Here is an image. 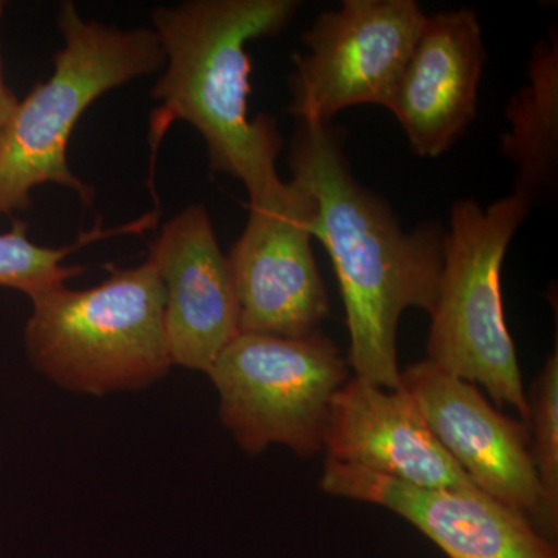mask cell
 Returning a JSON list of instances; mask_svg holds the SVG:
<instances>
[{
	"instance_id": "1",
	"label": "cell",
	"mask_w": 558,
	"mask_h": 558,
	"mask_svg": "<svg viewBox=\"0 0 558 558\" xmlns=\"http://www.w3.org/2000/svg\"><path fill=\"white\" fill-rule=\"evenodd\" d=\"M289 167L317 204L312 234L329 253L339 279L348 365L360 379L399 389L400 317L435 307L446 230L433 222L403 230L388 204L352 174L339 128L299 121Z\"/></svg>"
},
{
	"instance_id": "2",
	"label": "cell",
	"mask_w": 558,
	"mask_h": 558,
	"mask_svg": "<svg viewBox=\"0 0 558 558\" xmlns=\"http://www.w3.org/2000/svg\"><path fill=\"white\" fill-rule=\"evenodd\" d=\"M299 0H190L153 11L165 68L150 98L159 101L149 121L156 159L175 121L191 124L207 145L209 168L240 180L250 204L277 196L284 182L277 159L281 132L274 117L250 120L253 65L245 47L288 28Z\"/></svg>"
},
{
	"instance_id": "3",
	"label": "cell",
	"mask_w": 558,
	"mask_h": 558,
	"mask_svg": "<svg viewBox=\"0 0 558 558\" xmlns=\"http://www.w3.org/2000/svg\"><path fill=\"white\" fill-rule=\"evenodd\" d=\"M57 20L64 46L54 53L53 72L20 101L0 138V216L31 207L32 191L44 183L72 190L92 207L94 189L69 167L70 135L92 102L165 68L153 28L121 31L84 20L70 0Z\"/></svg>"
},
{
	"instance_id": "4",
	"label": "cell",
	"mask_w": 558,
	"mask_h": 558,
	"mask_svg": "<svg viewBox=\"0 0 558 558\" xmlns=\"http://www.w3.org/2000/svg\"><path fill=\"white\" fill-rule=\"evenodd\" d=\"M95 288L53 286L31 296L25 326L32 365L81 395L137 391L170 373L163 282L153 260L120 269Z\"/></svg>"
},
{
	"instance_id": "5",
	"label": "cell",
	"mask_w": 558,
	"mask_h": 558,
	"mask_svg": "<svg viewBox=\"0 0 558 558\" xmlns=\"http://www.w3.org/2000/svg\"><path fill=\"white\" fill-rule=\"evenodd\" d=\"M531 207L515 191L486 208L469 199L451 207L427 341L428 362L481 385L498 409L513 407L526 425L527 396L506 323L501 270Z\"/></svg>"
},
{
	"instance_id": "6",
	"label": "cell",
	"mask_w": 558,
	"mask_h": 558,
	"mask_svg": "<svg viewBox=\"0 0 558 558\" xmlns=\"http://www.w3.org/2000/svg\"><path fill=\"white\" fill-rule=\"evenodd\" d=\"M219 413L242 450L274 444L299 457L325 449L330 403L348 381V360L323 333L279 337L240 332L208 371Z\"/></svg>"
},
{
	"instance_id": "7",
	"label": "cell",
	"mask_w": 558,
	"mask_h": 558,
	"mask_svg": "<svg viewBox=\"0 0 558 558\" xmlns=\"http://www.w3.org/2000/svg\"><path fill=\"white\" fill-rule=\"evenodd\" d=\"M414 0H344L304 32L306 53L293 54L288 112L329 124L354 106L389 109L424 27Z\"/></svg>"
},
{
	"instance_id": "8",
	"label": "cell",
	"mask_w": 558,
	"mask_h": 558,
	"mask_svg": "<svg viewBox=\"0 0 558 558\" xmlns=\"http://www.w3.org/2000/svg\"><path fill=\"white\" fill-rule=\"evenodd\" d=\"M248 208L247 226L227 256L241 332L279 337L317 332L328 315L329 300L312 250L314 194L292 178L277 196Z\"/></svg>"
},
{
	"instance_id": "9",
	"label": "cell",
	"mask_w": 558,
	"mask_h": 558,
	"mask_svg": "<svg viewBox=\"0 0 558 558\" xmlns=\"http://www.w3.org/2000/svg\"><path fill=\"white\" fill-rule=\"evenodd\" d=\"M400 379L435 438L472 483L532 523L539 488L527 425L499 413L476 385L428 360L402 371Z\"/></svg>"
},
{
	"instance_id": "10",
	"label": "cell",
	"mask_w": 558,
	"mask_h": 558,
	"mask_svg": "<svg viewBox=\"0 0 558 558\" xmlns=\"http://www.w3.org/2000/svg\"><path fill=\"white\" fill-rule=\"evenodd\" d=\"M319 486L333 497L398 513L447 558H558L531 520L483 492L427 488L326 459Z\"/></svg>"
},
{
	"instance_id": "11",
	"label": "cell",
	"mask_w": 558,
	"mask_h": 558,
	"mask_svg": "<svg viewBox=\"0 0 558 558\" xmlns=\"http://www.w3.org/2000/svg\"><path fill=\"white\" fill-rule=\"evenodd\" d=\"M163 282L165 326L172 365L208 373L241 332L240 304L229 258L207 208L189 205L149 244Z\"/></svg>"
},
{
	"instance_id": "12",
	"label": "cell",
	"mask_w": 558,
	"mask_h": 558,
	"mask_svg": "<svg viewBox=\"0 0 558 558\" xmlns=\"http://www.w3.org/2000/svg\"><path fill=\"white\" fill-rule=\"evenodd\" d=\"M325 450L330 461L413 486L480 490L442 449L402 387L348 380L330 403Z\"/></svg>"
},
{
	"instance_id": "13",
	"label": "cell",
	"mask_w": 558,
	"mask_h": 558,
	"mask_svg": "<svg viewBox=\"0 0 558 558\" xmlns=\"http://www.w3.org/2000/svg\"><path fill=\"white\" fill-rule=\"evenodd\" d=\"M487 53L472 9L425 17L389 112L418 157L442 156L475 120Z\"/></svg>"
},
{
	"instance_id": "14",
	"label": "cell",
	"mask_w": 558,
	"mask_h": 558,
	"mask_svg": "<svg viewBox=\"0 0 558 558\" xmlns=\"http://www.w3.org/2000/svg\"><path fill=\"white\" fill-rule=\"evenodd\" d=\"M529 83L510 98L501 150L517 168L515 193L534 205L553 191L558 168V33L550 28L529 58Z\"/></svg>"
},
{
	"instance_id": "15",
	"label": "cell",
	"mask_w": 558,
	"mask_h": 558,
	"mask_svg": "<svg viewBox=\"0 0 558 558\" xmlns=\"http://www.w3.org/2000/svg\"><path fill=\"white\" fill-rule=\"evenodd\" d=\"M531 457L539 498L532 524L549 542L558 534V351L546 360L527 396Z\"/></svg>"
},
{
	"instance_id": "16",
	"label": "cell",
	"mask_w": 558,
	"mask_h": 558,
	"mask_svg": "<svg viewBox=\"0 0 558 558\" xmlns=\"http://www.w3.org/2000/svg\"><path fill=\"white\" fill-rule=\"evenodd\" d=\"M140 231L138 223L124 227L119 230H94L90 234H84L80 244L70 247L50 248L35 244L28 238V226L21 220H14L13 227L7 233L0 234V288L20 290L31 299L40 290L65 284L69 279L83 274V266H64L62 260L70 253L80 248L81 244H89L98 238L110 234L131 233Z\"/></svg>"
},
{
	"instance_id": "17",
	"label": "cell",
	"mask_w": 558,
	"mask_h": 558,
	"mask_svg": "<svg viewBox=\"0 0 558 558\" xmlns=\"http://www.w3.org/2000/svg\"><path fill=\"white\" fill-rule=\"evenodd\" d=\"M3 11H5V2L0 0V27H2ZM17 105H20V100H17L13 90L7 86L5 72H3L2 44H0V138L9 128Z\"/></svg>"
}]
</instances>
